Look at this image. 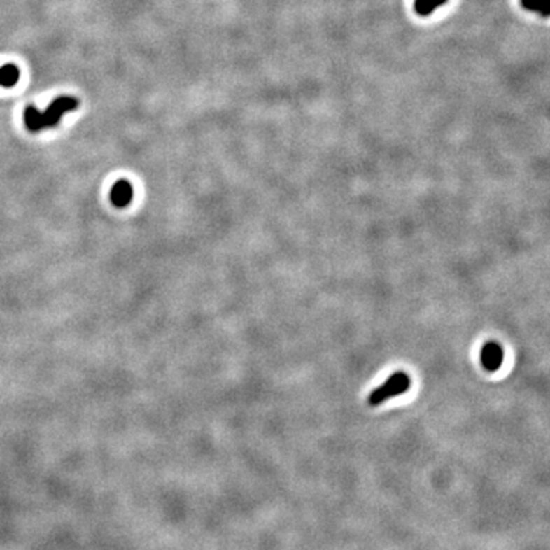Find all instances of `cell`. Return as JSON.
I'll list each match as a JSON object with an SVG mask.
<instances>
[{"mask_svg": "<svg viewBox=\"0 0 550 550\" xmlns=\"http://www.w3.org/2000/svg\"><path fill=\"white\" fill-rule=\"evenodd\" d=\"M410 387H411L410 376H408L405 372H396L391 374V376L381 387L372 390V393L369 395V397H367V402H369V405L372 407H378L391 397L407 393Z\"/></svg>", "mask_w": 550, "mask_h": 550, "instance_id": "cell-1", "label": "cell"}, {"mask_svg": "<svg viewBox=\"0 0 550 550\" xmlns=\"http://www.w3.org/2000/svg\"><path fill=\"white\" fill-rule=\"evenodd\" d=\"M78 107V99L75 97H58L46 107L45 112H40V127L41 130L48 127H55L62 116L68 112H72Z\"/></svg>", "mask_w": 550, "mask_h": 550, "instance_id": "cell-2", "label": "cell"}, {"mask_svg": "<svg viewBox=\"0 0 550 550\" xmlns=\"http://www.w3.org/2000/svg\"><path fill=\"white\" fill-rule=\"evenodd\" d=\"M481 365L489 372H497L503 362V348L495 341H489L481 348Z\"/></svg>", "mask_w": 550, "mask_h": 550, "instance_id": "cell-3", "label": "cell"}, {"mask_svg": "<svg viewBox=\"0 0 550 550\" xmlns=\"http://www.w3.org/2000/svg\"><path fill=\"white\" fill-rule=\"evenodd\" d=\"M133 199V188L132 183L126 179H120L113 183L111 190V201L115 206L126 208Z\"/></svg>", "mask_w": 550, "mask_h": 550, "instance_id": "cell-4", "label": "cell"}, {"mask_svg": "<svg viewBox=\"0 0 550 550\" xmlns=\"http://www.w3.org/2000/svg\"><path fill=\"white\" fill-rule=\"evenodd\" d=\"M20 69L15 64H5L0 68V86L10 89L19 83Z\"/></svg>", "mask_w": 550, "mask_h": 550, "instance_id": "cell-5", "label": "cell"}, {"mask_svg": "<svg viewBox=\"0 0 550 550\" xmlns=\"http://www.w3.org/2000/svg\"><path fill=\"white\" fill-rule=\"evenodd\" d=\"M448 0H416L414 11L421 17H428L439 6H444Z\"/></svg>", "mask_w": 550, "mask_h": 550, "instance_id": "cell-6", "label": "cell"}, {"mask_svg": "<svg viewBox=\"0 0 550 550\" xmlns=\"http://www.w3.org/2000/svg\"><path fill=\"white\" fill-rule=\"evenodd\" d=\"M523 10L533 11L543 15V17H549L550 10H549V0H520Z\"/></svg>", "mask_w": 550, "mask_h": 550, "instance_id": "cell-7", "label": "cell"}]
</instances>
